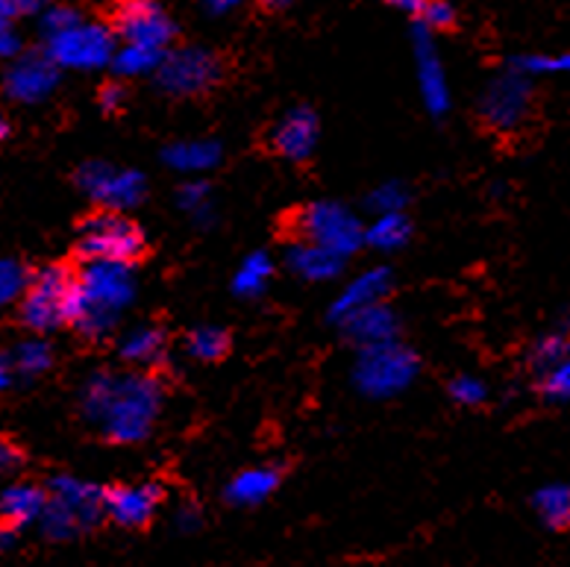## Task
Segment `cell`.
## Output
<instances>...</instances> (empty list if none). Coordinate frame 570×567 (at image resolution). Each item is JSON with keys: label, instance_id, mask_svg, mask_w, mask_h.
<instances>
[{"label": "cell", "instance_id": "obj_1", "mask_svg": "<svg viewBox=\"0 0 570 567\" xmlns=\"http://www.w3.org/2000/svg\"><path fill=\"white\" fill-rule=\"evenodd\" d=\"M163 409V382L150 373H95L82 389V412L115 444H136L154 430Z\"/></svg>", "mask_w": 570, "mask_h": 567}, {"label": "cell", "instance_id": "obj_2", "mask_svg": "<svg viewBox=\"0 0 570 567\" xmlns=\"http://www.w3.org/2000/svg\"><path fill=\"white\" fill-rule=\"evenodd\" d=\"M136 280L127 262L91 260L77 274L71 326L86 339H104L132 303Z\"/></svg>", "mask_w": 570, "mask_h": 567}, {"label": "cell", "instance_id": "obj_3", "mask_svg": "<svg viewBox=\"0 0 570 567\" xmlns=\"http://www.w3.org/2000/svg\"><path fill=\"white\" fill-rule=\"evenodd\" d=\"M73 292H77V274H71L66 265L41 267L39 274L30 276L21 294V324L39 335L71 324Z\"/></svg>", "mask_w": 570, "mask_h": 567}, {"label": "cell", "instance_id": "obj_4", "mask_svg": "<svg viewBox=\"0 0 570 567\" xmlns=\"http://www.w3.org/2000/svg\"><path fill=\"white\" fill-rule=\"evenodd\" d=\"M417 373V356L409 348L397 344L394 339L376 341V344H365L353 368V380H356L358 391L367 398H394L403 389H409V382L415 380Z\"/></svg>", "mask_w": 570, "mask_h": 567}, {"label": "cell", "instance_id": "obj_5", "mask_svg": "<svg viewBox=\"0 0 570 567\" xmlns=\"http://www.w3.org/2000/svg\"><path fill=\"white\" fill-rule=\"evenodd\" d=\"M145 253V233L139 224L124 218L118 209L95 212L91 218L80 224V238H77V256L82 262L109 260L132 265Z\"/></svg>", "mask_w": 570, "mask_h": 567}, {"label": "cell", "instance_id": "obj_6", "mask_svg": "<svg viewBox=\"0 0 570 567\" xmlns=\"http://www.w3.org/2000/svg\"><path fill=\"white\" fill-rule=\"evenodd\" d=\"M297 238L315 242L338 256H351L365 244V227L342 203H309L297 212Z\"/></svg>", "mask_w": 570, "mask_h": 567}, {"label": "cell", "instance_id": "obj_7", "mask_svg": "<svg viewBox=\"0 0 570 567\" xmlns=\"http://www.w3.org/2000/svg\"><path fill=\"white\" fill-rule=\"evenodd\" d=\"M48 57L59 68H77V71H95V68L112 66L115 33L109 27L95 21H80L62 33L48 39Z\"/></svg>", "mask_w": 570, "mask_h": 567}, {"label": "cell", "instance_id": "obj_8", "mask_svg": "<svg viewBox=\"0 0 570 567\" xmlns=\"http://www.w3.org/2000/svg\"><path fill=\"white\" fill-rule=\"evenodd\" d=\"M156 82L165 95L174 98H195L204 95L220 80V62L215 53L204 48L165 50L163 62L156 68Z\"/></svg>", "mask_w": 570, "mask_h": 567}, {"label": "cell", "instance_id": "obj_9", "mask_svg": "<svg viewBox=\"0 0 570 567\" xmlns=\"http://www.w3.org/2000/svg\"><path fill=\"white\" fill-rule=\"evenodd\" d=\"M530 106H532L530 77L521 71H514V68H509L505 74L494 77V80L489 82V89L482 91L480 115L491 130L512 133L527 121Z\"/></svg>", "mask_w": 570, "mask_h": 567}, {"label": "cell", "instance_id": "obj_10", "mask_svg": "<svg viewBox=\"0 0 570 567\" xmlns=\"http://www.w3.org/2000/svg\"><path fill=\"white\" fill-rule=\"evenodd\" d=\"M77 186L104 209H130L145 197V177L139 170L112 168L107 163H86L77 170Z\"/></svg>", "mask_w": 570, "mask_h": 567}, {"label": "cell", "instance_id": "obj_11", "mask_svg": "<svg viewBox=\"0 0 570 567\" xmlns=\"http://www.w3.org/2000/svg\"><path fill=\"white\" fill-rule=\"evenodd\" d=\"M115 36L130 45L168 50L174 41V21L156 0H124L115 12Z\"/></svg>", "mask_w": 570, "mask_h": 567}, {"label": "cell", "instance_id": "obj_12", "mask_svg": "<svg viewBox=\"0 0 570 567\" xmlns=\"http://www.w3.org/2000/svg\"><path fill=\"white\" fill-rule=\"evenodd\" d=\"M59 82V66L45 53H24L9 66L7 77H3V89L18 104H39L57 89Z\"/></svg>", "mask_w": 570, "mask_h": 567}, {"label": "cell", "instance_id": "obj_13", "mask_svg": "<svg viewBox=\"0 0 570 567\" xmlns=\"http://www.w3.org/2000/svg\"><path fill=\"white\" fill-rule=\"evenodd\" d=\"M163 502V488L147 482V486H115L104 491V511L118 527L139 529L150 524V518Z\"/></svg>", "mask_w": 570, "mask_h": 567}, {"label": "cell", "instance_id": "obj_14", "mask_svg": "<svg viewBox=\"0 0 570 567\" xmlns=\"http://www.w3.org/2000/svg\"><path fill=\"white\" fill-rule=\"evenodd\" d=\"M415 62H417V86H421V98L432 115H444L450 109V89L448 74L441 66L432 36L424 25L415 27Z\"/></svg>", "mask_w": 570, "mask_h": 567}, {"label": "cell", "instance_id": "obj_15", "mask_svg": "<svg viewBox=\"0 0 570 567\" xmlns=\"http://www.w3.org/2000/svg\"><path fill=\"white\" fill-rule=\"evenodd\" d=\"M318 145V118L306 106H297L292 113H285L271 130V147L285 159L303 163L309 159L312 150Z\"/></svg>", "mask_w": 570, "mask_h": 567}, {"label": "cell", "instance_id": "obj_16", "mask_svg": "<svg viewBox=\"0 0 570 567\" xmlns=\"http://www.w3.org/2000/svg\"><path fill=\"white\" fill-rule=\"evenodd\" d=\"M389 292H392V271L389 267H371L365 274H358L356 280H351V285H344V292L335 297L333 309H330V317L338 324L342 317H347L356 309L385 301Z\"/></svg>", "mask_w": 570, "mask_h": 567}, {"label": "cell", "instance_id": "obj_17", "mask_svg": "<svg viewBox=\"0 0 570 567\" xmlns=\"http://www.w3.org/2000/svg\"><path fill=\"white\" fill-rule=\"evenodd\" d=\"M338 324H342L344 335L356 341L358 348L376 344V341H389L397 335V315L383 301L356 309L347 317H342Z\"/></svg>", "mask_w": 570, "mask_h": 567}, {"label": "cell", "instance_id": "obj_18", "mask_svg": "<svg viewBox=\"0 0 570 567\" xmlns=\"http://www.w3.org/2000/svg\"><path fill=\"white\" fill-rule=\"evenodd\" d=\"M288 267H292L294 274L301 276V280H309V283H321V280H333V276L342 274V260L338 253L326 251L321 244L315 242H297L288 247Z\"/></svg>", "mask_w": 570, "mask_h": 567}, {"label": "cell", "instance_id": "obj_19", "mask_svg": "<svg viewBox=\"0 0 570 567\" xmlns=\"http://www.w3.org/2000/svg\"><path fill=\"white\" fill-rule=\"evenodd\" d=\"M48 506V495L33 482H12L0 495V520H7L12 527H27L41 518V511Z\"/></svg>", "mask_w": 570, "mask_h": 567}, {"label": "cell", "instance_id": "obj_20", "mask_svg": "<svg viewBox=\"0 0 570 567\" xmlns=\"http://www.w3.org/2000/svg\"><path fill=\"white\" fill-rule=\"evenodd\" d=\"M165 163L179 174H204L220 163V145L209 138H195V141H174L165 147Z\"/></svg>", "mask_w": 570, "mask_h": 567}, {"label": "cell", "instance_id": "obj_21", "mask_svg": "<svg viewBox=\"0 0 570 567\" xmlns=\"http://www.w3.org/2000/svg\"><path fill=\"white\" fill-rule=\"evenodd\" d=\"M279 486L277 468H247L227 486V500L236 506H259Z\"/></svg>", "mask_w": 570, "mask_h": 567}, {"label": "cell", "instance_id": "obj_22", "mask_svg": "<svg viewBox=\"0 0 570 567\" xmlns=\"http://www.w3.org/2000/svg\"><path fill=\"white\" fill-rule=\"evenodd\" d=\"M168 350H165V333L159 326H139L132 333L124 335L121 359L136 368H156L163 365Z\"/></svg>", "mask_w": 570, "mask_h": 567}, {"label": "cell", "instance_id": "obj_23", "mask_svg": "<svg viewBox=\"0 0 570 567\" xmlns=\"http://www.w3.org/2000/svg\"><path fill=\"white\" fill-rule=\"evenodd\" d=\"M39 524H41V532L48 535L50 541H66V538H73L77 532L91 529V524L82 518L80 511L53 495L48 497V506H45V511H41Z\"/></svg>", "mask_w": 570, "mask_h": 567}, {"label": "cell", "instance_id": "obj_24", "mask_svg": "<svg viewBox=\"0 0 570 567\" xmlns=\"http://www.w3.org/2000/svg\"><path fill=\"white\" fill-rule=\"evenodd\" d=\"M532 509L544 527L570 529V486L553 482V486L538 488L532 497Z\"/></svg>", "mask_w": 570, "mask_h": 567}, {"label": "cell", "instance_id": "obj_25", "mask_svg": "<svg viewBox=\"0 0 570 567\" xmlns=\"http://www.w3.org/2000/svg\"><path fill=\"white\" fill-rule=\"evenodd\" d=\"M412 224L403 212H380L371 227H365V242L380 251H397L409 242Z\"/></svg>", "mask_w": 570, "mask_h": 567}, {"label": "cell", "instance_id": "obj_26", "mask_svg": "<svg viewBox=\"0 0 570 567\" xmlns=\"http://www.w3.org/2000/svg\"><path fill=\"white\" fill-rule=\"evenodd\" d=\"M163 57H165V50L124 41V48L115 50L112 71L118 74V77H145V74H156Z\"/></svg>", "mask_w": 570, "mask_h": 567}, {"label": "cell", "instance_id": "obj_27", "mask_svg": "<svg viewBox=\"0 0 570 567\" xmlns=\"http://www.w3.org/2000/svg\"><path fill=\"white\" fill-rule=\"evenodd\" d=\"M271 276H274V265H271L268 253H250L233 276V292L238 297H256L268 289Z\"/></svg>", "mask_w": 570, "mask_h": 567}, {"label": "cell", "instance_id": "obj_28", "mask_svg": "<svg viewBox=\"0 0 570 567\" xmlns=\"http://www.w3.org/2000/svg\"><path fill=\"white\" fill-rule=\"evenodd\" d=\"M229 335L218 326H197L188 333V356H195L197 362H218L227 356Z\"/></svg>", "mask_w": 570, "mask_h": 567}, {"label": "cell", "instance_id": "obj_29", "mask_svg": "<svg viewBox=\"0 0 570 567\" xmlns=\"http://www.w3.org/2000/svg\"><path fill=\"white\" fill-rule=\"evenodd\" d=\"M570 353V330H559V333H550L544 339L535 341V348L530 353V362L538 373H547L550 368H556Z\"/></svg>", "mask_w": 570, "mask_h": 567}, {"label": "cell", "instance_id": "obj_30", "mask_svg": "<svg viewBox=\"0 0 570 567\" xmlns=\"http://www.w3.org/2000/svg\"><path fill=\"white\" fill-rule=\"evenodd\" d=\"M514 71L527 77H553V74H570V50L564 53H523L512 59Z\"/></svg>", "mask_w": 570, "mask_h": 567}, {"label": "cell", "instance_id": "obj_31", "mask_svg": "<svg viewBox=\"0 0 570 567\" xmlns=\"http://www.w3.org/2000/svg\"><path fill=\"white\" fill-rule=\"evenodd\" d=\"M12 362H16L18 373H24V377H39V373H45L53 365V353H50L48 341L30 339L24 341V344H18Z\"/></svg>", "mask_w": 570, "mask_h": 567}, {"label": "cell", "instance_id": "obj_32", "mask_svg": "<svg viewBox=\"0 0 570 567\" xmlns=\"http://www.w3.org/2000/svg\"><path fill=\"white\" fill-rule=\"evenodd\" d=\"M177 203L179 209L191 212L197 218V224H209L213 221V206H209V186H206L204 179H191L186 186H179L177 192Z\"/></svg>", "mask_w": 570, "mask_h": 567}, {"label": "cell", "instance_id": "obj_33", "mask_svg": "<svg viewBox=\"0 0 570 567\" xmlns=\"http://www.w3.org/2000/svg\"><path fill=\"white\" fill-rule=\"evenodd\" d=\"M30 274L27 267L16 260H0V306L18 301L24 294Z\"/></svg>", "mask_w": 570, "mask_h": 567}, {"label": "cell", "instance_id": "obj_34", "mask_svg": "<svg viewBox=\"0 0 570 567\" xmlns=\"http://www.w3.org/2000/svg\"><path fill=\"white\" fill-rule=\"evenodd\" d=\"M450 398L462 405H480L489 398V389H485V382L482 380L464 373V377H456V380L450 382Z\"/></svg>", "mask_w": 570, "mask_h": 567}, {"label": "cell", "instance_id": "obj_35", "mask_svg": "<svg viewBox=\"0 0 570 567\" xmlns=\"http://www.w3.org/2000/svg\"><path fill=\"white\" fill-rule=\"evenodd\" d=\"M406 188L400 186V183H385L374 192V195L367 197V206L374 212H403L406 209Z\"/></svg>", "mask_w": 570, "mask_h": 567}, {"label": "cell", "instance_id": "obj_36", "mask_svg": "<svg viewBox=\"0 0 570 567\" xmlns=\"http://www.w3.org/2000/svg\"><path fill=\"white\" fill-rule=\"evenodd\" d=\"M82 16L77 12V9L71 7H50L41 12V33H45V39H50V36L62 33V30H68V27L80 25Z\"/></svg>", "mask_w": 570, "mask_h": 567}, {"label": "cell", "instance_id": "obj_37", "mask_svg": "<svg viewBox=\"0 0 570 567\" xmlns=\"http://www.w3.org/2000/svg\"><path fill=\"white\" fill-rule=\"evenodd\" d=\"M541 389L550 400H570V353L556 368L544 373Z\"/></svg>", "mask_w": 570, "mask_h": 567}, {"label": "cell", "instance_id": "obj_38", "mask_svg": "<svg viewBox=\"0 0 570 567\" xmlns=\"http://www.w3.org/2000/svg\"><path fill=\"white\" fill-rule=\"evenodd\" d=\"M417 25H424L426 30H448V27L456 25V12L444 0H430V7H426L424 18Z\"/></svg>", "mask_w": 570, "mask_h": 567}, {"label": "cell", "instance_id": "obj_39", "mask_svg": "<svg viewBox=\"0 0 570 567\" xmlns=\"http://www.w3.org/2000/svg\"><path fill=\"white\" fill-rule=\"evenodd\" d=\"M24 465V453L9 438H0V479L12 477Z\"/></svg>", "mask_w": 570, "mask_h": 567}, {"label": "cell", "instance_id": "obj_40", "mask_svg": "<svg viewBox=\"0 0 570 567\" xmlns=\"http://www.w3.org/2000/svg\"><path fill=\"white\" fill-rule=\"evenodd\" d=\"M127 100V89H124L121 82H107L104 89H100V106L107 109V113H118Z\"/></svg>", "mask_w": 570, "mask_h": 567}, {"label": "cell", "instance_id": "obj_41", "mask_svg": "<svg viewBox=\"0 0 570 567\" xmlns=\"http://www.w3.org/2000/svg\"><path fill=\"white\" fill-rule=\"evenodd\" d=\"M385 3L397 9V12H403V16L415 18V21H421L426 7H430V0H385Z\"/></svg>", "mask_w": 570, "mask_h": 567}, {"label": "cell", "instance_id": "obj_42", "mask_svg": "<svg viewBox=\"0 0 570 567\" xmlns=\"http://www.w3.org/2000/svg\"><path fill=\"white\" fill-rule=\"evenodd\" d=\"M16 53H18L16 30L9 27V21H3V18H0V59L16 57Z\"/></svg>", "mask_w": 570, "mask_h": 567}, {"label": "cell", "instance_id": "obj_43", "mask_svg": "<svg viewBox=\"0 0 570 567\" xmlns=\"http://www.w3.org/2000/svg\"><path fill=\"white\" fill-rule=\"evenodd\" d=\"M16 373H18L16 362H12V359H9V356H0V391L12 385V380H16Z\"/></svg>", "mask_w": 570, "mask_h": 567}, {"label": "cell", "instance_id": "obj_44", "mask_svg": "<svg viewBox=\"0 0 570 567\" xmlns=\"http://www.w3.org/2000/svg\"><path fill=\"white\" fill-rule=\"evenodd\" d=\"M238 7V0H204V9L209 16H227Z\"/></svg>", "mask_w": 570, "mask_h": 567}, {"label": "cell", "instance_id": "obj_45", "mask_svg": "<svg viewBox=\"0 0 570 567\" xmlns=\"http://www.w3.org/2000/svg\"><path fill=\"white\" fill-rule=\"evenodd\" d=\"M16 544V527L7 524V520H0V550H9Z\"/></svg>", "mask_w": 570, "mask_h": 567}, {"label": "cell", "instance_id": "obj_46", "mask_svg": "<svg viewBox=\"0 0 570 567\" xmlns=\"http://www.w3.org/2000/svg\"><path fill=\"white\" fill-rule=\"evenodd\" d=\"M45 9V0H18V16H36Z\"/></svg>", "mask_w": 570, "mask_h": 567}, {"label": "cell", "instance_id": "obj_47", "mask_svg": "<svg viewBox=\"0 0 570 567\" xmlns=\"http://www.w3.org/2000/svg\"><path fill=\"white\" fill-rule=\"evenodd\" d=\"M197 511L195 509H179L177 511V527L179 529H195L197 527Z\"/></svg>", "mask_w": 570, "mask_h": 567}, {"label": "cell", "instance_id": "obj_48", "mask_svg": "<svg viewBox=\"0 0 570 567\" xmlns=\"http://www.w3.org/2000/svg\"><path fill=\"white\" fill-rule=\"evenodd\" d=\"M18 16V0H0V18L9 21V18Z\"/></svg>", "mask_w": 570, "mask_h": 567}, {"label": "cell", "instance_id": "obj_49", "mask_svg": "<svg viewBox=\"0 0 570 567\" xmlns=\"http://www.w3.org/2000/svg\"><path fill=\"white\" fill-rule=\"evenodd\" d=\"M271 9H285V7H292L294 0H265Z\"/></svg>", "mask_w": 570, "mask_h": 567}, {"label": "cell", "instance_id": "obj_50", "mask_svg": "<svg viewBox=\"0 0 570 567\" xmlns=\"http://www.w3.org/2000/svg\"><path fill=\"white\" fill-rule=\"evenodd\" d=\"M9 136V124L3 121V115H0V138H7Z\"/></svg>", "mask_w": 570, "mask_h": 567}]
</instances>
